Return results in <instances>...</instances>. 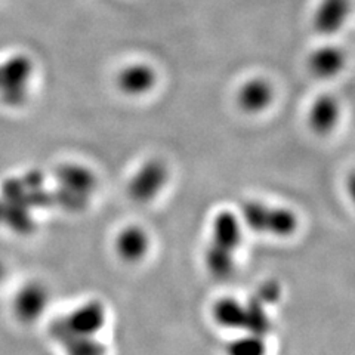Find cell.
Returning <instances> with one entry per match:
<instances>
[{
  "label": "cell",
  "mask_w": 355,
  "mask_h": 355,
  "mask_svg": "<svg viewBox=\"0 0 355 355\" xmlns=\"http://www.w3.org/2000/svg\"><path fill=\"white\" fill-rule=\"evenodd\" d=\"M243 227L257 234L274 239H288L299 230V216L293 209L274 206L259 200H248L239 214Z\"/></svg>",
  "instance_id": "1"
},
{
  "label": "cell",
  "mask_w": 355,
  "mask_h": 355,
  "mask_svg": "<svg viewBox=\"0 0 355 355\" xmlns=\"http://www.w3.org/2000/svg\"><path fill=\"white\" fill-rule=\"evenodd\" d=\"M57 181V202L71 212H80L87 207L98 184L94 171L79 163L60 166Z\"/></svg>",
  "instance_id": "2"
},
{
  "label": "cell",
  "mask_w": 355,
  "mask_h": 355,
  "mask_svg": "<svg viewBox=\"0 0 355 355\" xmlns=\"http://www.w3.org/2000/svg\"><path fill=\"white\" fill-rule=\"evenodd\" d=\"M169 180L171 169L166 162L159 157L148 159L130 176L126 187L128 196L139 205L151 203L164 191Z\"/></svg>",
  "instance_id": "3"
},
{
  "label": "cell",
  "mask_w": 355,
  "mask_h": 355,
  "mask_svg": "<svg viewBox=\"0 0 355 355\" xmlns=\"http://www.w3.org/2000/svg\"><path fill=\"white\" fill-rule=\"evenodd\" d=\"M107 318V308L101 301H86L60 321V342L73 338H96L105 327Z\"/></svg>",
  "instance_id": "4"
},
{
  "label": "cell",
  "mask_w": 355,
  "mask_h": 355,
  "mask_svg": "<svg viewBox=\"0 0 355 355\" xmlns=\"http://www.w3.org/2000/svg\"><path fill=\"white\" fill-rule=\"evenodd\" d=\"M33 74V61L27 55H14L0 64V99L9 107L26 101Z\"/></svg>",
  "instance_id": "5"
},
{
  "label": "cell",
  "mask_w": 355,
  "mask_h": 355,
  "mask_svg": "<svg viewBox=\"0 0 355 355\" xmlns=\"http://www.w3.org/2000/svg\"><path fill=\"white\" fill-rule=\"evenodd\" d=\"M51 305V292L42 282L22 284L12 299V313L19 323L30 326L39 321Z\"/></svg>",
  "instance_id": "6"
},
{
  "label": "cell",
  "mask_w": 355,
  "mask_h": 355,
  "mask_svg": "<svg viewBox=\"0 0 355 355\" xmlns=\"http://www.w3.org/2000/svg\"><path fill=\"white\" fill-rule=\"evenodd\" d=\"M153 240L142 225H126L114 237V252L117 258L128 265H138L147 259Z\"/></svg>",
  "instance_id": "7"
},
{
  "label": "cell",
  "mask_w": 355,
  "mask_h": 355,
  "mask_svg": "<svg viewBox=\"0 0 355 355\" xmlns=\"http://www.w3.org/2000/svg\"><path fill=\"white\" fill-rule=\"evenodd\" d=\"M243 237L244 227L239 214H234L232 210H220L212 219L210 239L207 244L212 248L237 254L243 244Z\"/></svg>",
  "instance_id": "8"
},
{
  "label": "cell",
  "mask_w": 355,
  "mask_h": 355,
  "mask_svg": "<svg viewBox=\"0 0 355 355\" xmlns=\"http://www.w3.org/2000/svg\"><path fill=\"white\" fill-rule=\"evenodd\" d=\"M157 85V71L147 62H132L125 65L116 76V86L126 96H144Z\"/></svg>",
  "instance_id": "9"
},
{
  "label": "cell",
  "mask_w": 355,
  "mask_h": 355,
  "mask_svg": "<svg viewBox=\"0 0 355 355\" xmlns=\"http://www.w3.org/2000/svg\"><path fill=\"white\" fill-rule=\"evenodd\" d=\"M274 86L263 77H250L237 91V107L249 116H257L268 110L274 103Z\"/></svg>",
  "instance_id": "10"
},
{
  "label": "cell",
  "mask_w": 355,
  "mask_h": 355,
  "mask_svg": "<svg viewBox=\"0 0 355 355\" xmlns=\"http://www.w3.org/2000/svg\"><path fill=\"white\" fill-rule=\"evenodd\" d=\"M351 0H321L313 15V27L323 36L336 35L351 15Z\"/></svg>",
  "instance_id": "11"
},
{
  "label": "cell",
  "mask_w": 355,
  "mask_h": 355,
  "mask_svg": "<svg viewBox=\"0 0 355 355\" xmlns=\"http://www.w3.org/2000/svg\"><path fill=\"white\" fill-rule=\"evenodd\" d=\"M340 103L331 94H323L314 99L308 111V126L318 137H326L336 129L340 120Z\"/></svg>",
  "instance_id": "12"
},
{
  "label": "cell",
  "mask_w": 355,
  "mask_h": 355,
  "mask_svg": "<svg viewBox=\"0 0 355 355\" xmlns=\"http://www.w3.org/2000/svg\"><path fill=\"white\" fill-rule=\"evenodd\" d=\"M347 65V53L336 44H324L309 53L308 70L317 79L327 80L339 76Z\"/></svg>",
  "instance_id": "13"
},
{
  "label": "cell",
  "mask_w": 355,
  "mask_h": 355,
  "mask_svg": "<svg viewBox=\"0 0 355 355\" xmlns=\"http://www.w3.org/2000/svg\"><path fill=\"white\" fill-rule=\"evenodd\" d=\"M212 318L216 326L241 333L246 324V302L232 296L220 297L212 306Z\"/></svg>",
  "instance_id": "14"
},
{
  "label": "cell",
  "mask_w": 355,
  "mask_h": 355,
  "mask_svg": "<svg viewBox=\"0 0 355 355\" xmlns=\"http://www.w3.org/2000/svg\"><path fill=\"white\" fill-rule=\"evenodd\" d=\"M203 259L207 272L216 280H228L237 271V254L230 252L206 246Z\"/></svg>",
  "instance_id": "15"
},
{
  "label": "cell",
  "mask_w": 355,
  "mask_h": 355,
  "mask_svg": "<svg viewBox=\"0 0 355 355\" xmlns=\"http://www.w3.org/2000/svg\"><path fill=\"white\" fill-rule=\"evenodd\" d=\"M225 352L227 355H266L268 343L263 336L253 335V333H240L239 336L228 342Z\"/></svg>",
  "instance_id": "16"
},
{
  "label": "cell",
  "mask_w": 355,
  "mask_h": 355,
  "mask_svg": "<svg viewBox=\"0 0 355 355\" xmlns=\"http://www.w3.org/2000/svg\"><path fill=\"white\" fill-rule=\"evenodd\" d=\"M67 355H107V347L98 338H73L62 342Z\"/></svg>",
  "instance_id": "17"
},
{
  "label": "cell",
  "mask_w": 355,
  "mask_h": 355,
  "mask_svg": "<svg viewBox=\"0 0 355 355\" xmlns=\"http://www.w3.org/2000/svg\"><path fill=\"white\" fill-rule=\"evenodd\" d=\"M345 190L347 194L351 200V203L355 206V169L351 171L347 176V181H345Z\"/></svg>",
  "instance_id": "18"
},
{
  "label": "cell",
  "mask_w": 355,
  "mask_h": 355,
  "mask_svg": "<svg viewBox=\"0 0 355 355\" xmlns=\"http://www.w3.org/2000/svg\"><path fill=\"white\" fill-rule=\"evenodd\" d=\"M9 188L10 190H12L14 193H17V196H19V182H17V181H10V184H9ZM10 203H17V205H24V202H21V198L19 197H12V202Z\"/></svg>",
  "instance_id": "19"
},
{
  "label": "cell",
  "mask_w": 355,
  "mask_h": 355,
  "mask_svg": "<svg viewBox=\"0 0 355 355\" xmlns=\"http://www.w3.org/2000/svg\"><path fill=\"white\" fill-rule=\"evenodd\" d=\"M6 274H8L6 263L3 262V259H0V284H2L3 280L6 279Z\"/></svg>",
  "instance_id": "20"
}]
</instances>
